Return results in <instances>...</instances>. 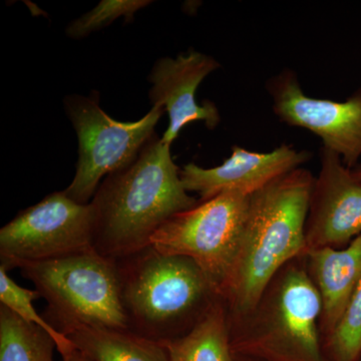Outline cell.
<instances>
[{"label": "cell", "mask_w": 361, "mask_h": 361, "mask_svg": "<svg viewBox=\"0 0 361 361\" xmlns=\"http://www.w3.org/2000/svg\"><path fill=\"white\" fill-rule=\"evenodd\" d=\"M198 203L183 186L171 145L154 135L129 166L104 178L92 197L94 250L115 261L130 257L151 246L164 223Z\"/></svg>", "instance_id": "obj_1"}, {"label": "cell", "mask_w": 361, "mask_h": 361, "mask_svg": "<svg viewBox=\"0 0 361 361\" xmlns=\"http://www.w3.org/2000/svg\"><path fill=\"white\" fill-rule=\"evenodd\" d=\"M314 178L298 168L250 196L236 257L220 296L239 311L257 305L280 268L304 250Z\"/></svg>", "instance_id": "obj_2"}, {"label": "cell", "mask_w": 361, "mask_h": 361, "mask_svg": "<svg viewBox=\"0 0 361 361\" xmlns=\"http://www.w3.org/2000/svg\"><path fill=\"white\" fill-rule=\"evenodd\" d=\"M130 330L157 343L184 336L182 325L210 308L217 292L191 259L167 255L149 246L116 261Z\"/></svg>", "instance_id": "obj_3"}, {"label": "cell", "mask_w": 361, "mask_h": 361, "mask_svg": "<svg viewBox=\"0 0 361 361\" xmlns=\"http://www.w3.org/2000/svg\"><path fill=\"white\" fill-rule=\"evenodd\" d=\"M16 268L47 301L49 322L63 334L78 327L130 330L113 259L92 249Z\"/></svg>", "instance_id": "obj_4"}, {"label": "cell", "mask_w": 361, "mask_h": 361, "mask_svg": "<svg viewBox=\"0 0 361 361\" xmlns=\"http://www.w3.org/2000/svg\"><path fill=\"white\" fill-rule=\"evenodd\" d=\"M250 196L224 192L176 214L159 228L151 246L167 255L191 259L220 296L231 270Z\"/></svg>", "instance_id": "obj_5"}, {"label": "cell", "mask_w": 361, "mask_h": 361, "mask_svg": "<svg viewBox=\"0 0 361 361\" xmlns=\"http://www.w3.org/2000/svg\"><path fill=\"white\" fill-rule=\"evenodd\" d=\"M68 113L78 139V161L75 178L65 190L70 198L89 204L101 180L129 166L155 135L163 108L152 110L137 122L123 123L106 115L99 96L73 94L66 97Z\"/></svg>", "instance_id": "obj_6"}, {"label": "cell", "mask_w": 361, "mask_h": 361, "mask_svg": "<svg viewBox=\"0 0 361 361\" xmlns=\"http://www.w3.org/2000/svg\"><path fill=\"white\" fill-rule=\"evenodd\" d=\"M94 248V214L66 192H54L21 211L0 230V260L7 271L20 263L77 255Z\"/></svg>", "instance_id": "obj_7"}, {"label": "cell", "mask_w": 361, "mask_h": 361, "mask_svg": "<svg viewBox=\"0 0 361 361\" xmlns=\"http://www.w3.org/2000/svg\"><path fill=\"white\" fill-rule=\"evenodd\" d=\"M275 115L292 127L318 135L324 148L341 157L350 170L361 157V87L345 102L306 96L293 71L285 68L266 85Z\"/></svg>", "instance_id": "obj_8"}, {"label": "cell", "mask_w": 361, "mask_h": 361, "mask_svg": "<svg viewBox=\"0 0 361 361\" xmlns=\"http://www.w3.org/2000/svg\"><path fill=\"white\" fill-rule=\"evenodd\" d=\"M306 222L307 251L350 243L361 235V180L331 149L320 151Z\"/></svg>", "instance_id": "obj_9"}, {"label": "cell", "mask_w": 361, "mask_h": 361, "mask_svg": "<svg viewBox=\"0 0 361 361\" xmlns=\"http://www.w3.org/2000/svg\"><path fill=\"white\" fill-rule=\"evenodd\" d=\"M220 66L212 56L195 51L180 54L177 59L157 61L149 75L153 85L149 99L153 106L168 113L170 123L161 137L166 144L172 145L183 128L195 121H203L211 130L219 125L221 118L215 104L204 101L200 106L196 92L204 78Z\"/></svg>", "instance_id": "obj_10"}, {"label": "cell", "mask_w": 361, "mask_h": 361, "mask_svg": "<svg viewBox=\"0 0 361 361\" xmlns=\"http://www.w3.org/2000/svg\"><path fill=\"white\" fill-rule=\"evenodd\" d=\"M311 159L307 151H298L282 145L270 153H256L241 147L232 148V155L218 167L204 169L193 163L180 170V178L187 192L210 200L224 192H240L251 196Z\"/></svg>", "instance_id": "obj_11"}, {"label": "cell", "mask_w": 361, "mask_h": 361, "mask_svg": "<svg viewBox=\"0 0 361 361\" xmlns=\"http://www.w3.org/2000/svg\"><path fill=\"white\" fill-rule=\"evenodd\" d=\"M278 330L282 338L311 361H320L317 320L323 311L317 286L302 270L287 274L278 299Z\"/></svg>", "instance_id": "obj_12"}, {"label": "cell", "mask_w": 361, "mask_h": 361, "mask_svg": "<svg viewBox=\"0 0 361 361\" xmlns=\"http://www.w3.org/2000/svg\"><path fill=\"white\" fill-rule=\"evenodd\" d=\"M307 253L322 297L325 324L331 332L361 281V235L346 248L322 247L308 250Z\"/></svg>", "instance_id": "obj_13"}, {"label": "cell", "mask_w": 361, "mask_h": 361, "mask_svg": "<svg viewBox=\"0 0 361 361\" xmlns=\"http://www.w3.org/2000/svg\"><path fill=\"white\" fill-rule=\"evenodd\" d=\"M63 334L90 361H170L160 343L130 330L78 327Z\"/></svg>", "instance_id": "obj_14"}, {"label": "cell", "mask_w": 361, "mask_h": 361, "mask_svg": "<svg viewBox=\"0 0 361 361\" xmlns=\"http://www.w3.org/2000/svg\"><path fill=\"white\" fill-rule=\"evenodd\" d=\"M160 344L170 361H231L224 308L215 301L187 334Z\"/></svg>", "instance_id": "obj_15"}, {"label": "cell", "mask_w": 361, "mask_h": 361, "mask_svg": "<svg viewBox=\"0 0 361 361\" xmlns=\"http://www.w3.org/2000/svg\"><path fill=\"white\" fill-rule=\"evenodd\" d=\"M54 350L44 329L0 305V361H54Z\"/></svg>", "instance_id": "obj_16"}, {"label": "cell", "mask_w": 361, "mask_h": 361, "mask_svg": "<svg viewBox=\"0 0 361 361\" xmlns=\"http://www.w3.org/2000/svg\"><path fill=\"white\" fill-rule=\"evenodd\" d=\"M39 297H40L39 292L35 289L30 290L20 286L13 278L9 276L8 271L0 266V304L20 316L25 322L32 323L44 329L56 342L59 355H63L75 346L63 332L52 326L51 323L35 310L32 301Z\"/></svg>", "instance_id": "obj_17"}, {"label": "cell", "mask_w": 361, "mask_h": 361, "mask_svg": "<svg viewBox=\"0 0 361 361\" xmlns=\"http://www.w3.org/2000/svg\"><path fill=\"white\" fill-rule=\"evenodd\" d=\"M148 0H103L90 13L73 21L66 28V35L71 39H80L89 37L120 18L132 20L135 13L149 6Z\"/></svg>", "instance_id": "obj_18"}, {"label": "cell", "mask_w": 361, "mask_h": 361, "mask_svg": "<svg viewBox=\"0 0 361 361\" xmlns=\"http://www.w3.org/2000/svg\"><path fill=\"white\" fill-rule=\"evenodd\" d=\"M330 346L338 361H355L361 355V281L341 319L330 332Z\"/></svg>", "instance_id": "obj_19"}, {"label": "cell", "mask_w": 361, "mask_h": 361, "mask_svg": "<svg viewBox=\"0 0 361 361\" xmlns=\"http://www.w3.org/2000/svg\"><path fill=\"white\" fill-rule=\"evenodd\" d=\"M61 361H90L80 350L77 348L71 349L70 351H66V353L61 355Z\"/></svg>", "instance_id": "obj_20"}, {"label": "cell", "mask_w": 361, "mask_h": 361, "mask_svg": "<svg viewBox=\"0 0 361 361\" xmlns=\"http://www.w3.org/2000/svg\"><path fill=\"white\" fill-rule=\"evenodd\" d=\"M353 173L358 180H361V165H357L355 169H353Z\"/></svg>", "instance_id": "obj_21"}]
</instances>
